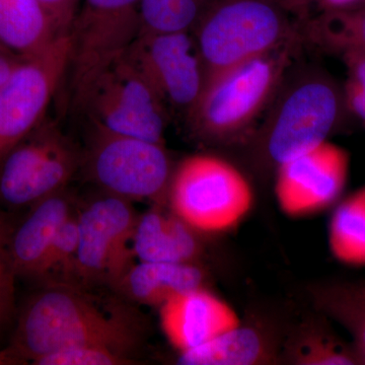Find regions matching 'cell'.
<instances>
[{
	"mask_svg": "<svg viewBox=\"0 0 365 365\" xmlns=\"http://www.w3.org/2000/svg\"><path fill=\"white\" fill-rule=\"evenodd\" d=\"M132 251L139 262L192 263L198 242L193 230L174 213L151 209L137 220Z\"/></svg>",
	"mask_w": 365,
	"mask_h": 365,
	"instance_id": "cell-16",
	"label": "cell"
},
{
	"mask_svg": "<svg viewBox=\"0 0 365 365\" xmlns=\"http://www.w3.org/2000/svg\"><path fill=\"white\" fill-rule=\"evenodd\" d=\"M208 1L141 0L140 34L192 32Z\"/></svg>",
	"mask_w": 365,
	"mask_h": 365,
	"instance_id": "cell-22",
	"label": "cell"
},
{
	"mask_svg": "<svg viewBox=\"0 0 365 365\" xmlns=\"http://www.w3.org/2000/svg\"><path fill=\"white\" fill-rule=\"evenodd\" d=\"M322 304L327 313L351 333L352 344L359 355L360 364H365V307L347 299L332 287L324 292Z\"/></svg>",
	"mask_w": 365,
	"mask_h": 365,
	"instance_id": "cell-24",
	"label": "cell"
},
{
	"mask_svg": "<svg viewBox=\"0 0 365 365\" xmlns=\"http://www.w3.org/2000/svg\"><path fill=\"white\" fill-rule=\"evenodd\" d=\"M332 288L359 306L365 307V281L342 283L334 285Z\"/></svg>",
	"mask_w": 365,
	"mask_h": 365,
	"instance_id": "cell-30",
	"label": "cell"
},
{
	"mask_svg": "<svg viewBox=\"0 0 365 365\" xmlns=\"http://www.w3.org/2000/svg\"><path fill=\"white\" fill-rule=\"evenodd\" d=\"M138 216L130 201L104 193L78 215L79 242L73 277L116 287L131 267Z\"/></svg>",
	"mask_w": 365,
	"mask_h": 365,
	"instance_id": "cell-11",
	"label": "cell"
},
{
	"mask_svg": "<svg viewBox=\"0 0 365 365\" xmlns=\"http://www.w3.org/2000/svg\"><path fill=\"white\" fill-rule=\"evenodd\" d=\"M124 56L169 111L188 116L205 83V71L192 32L140 34Z\"/></svg>",
	"mask_w": 365,
	"mask_h": 365,
	"instance_id": "cell-12",
	"label": "cell"
},
{
	"mask_svg": "<svg viewBox=\"0 0 365 365\" xmlns=\"http://www.w3.org/2000/svg\"><path fill=\"white\" fill-rule=\"evenodd\" d=\"M14 227L0 210V330L9 323L14 312V282L16 276L11 258Z\"/></svg>",
	"mask_w": 365,
	"mask_h": 365,
	"instance_id": "cell-26",
	"label": "cell"
},
{
	"mask_svg": "<svg viewBox=\"0 0 365 365\" xmlns=\"http://www.w3.org/2000/svg\"><path fill=\"white\" fill-rule=\"evenodd\" d=\"M312 42L325 51L365 53V7L324 11L307 26Z\"/></svg>",
	"mask_w": 365,
	"mask_h": 365,
	"instance_id": "cell-21",
	"label": "cell"
},
{
	"mask_svg": "<svg viewBox=\"0 0 365 365\" xmlns=\"http://www.w3.org/2000/svg\"><path fill=\"white\" fill-rule=\"evenodd\" d=\"M279 7L288 14H294L297 18H306L309 7L314 0H268Z\"/></svg>",
	"mask_w": 365,
	"mask_h": 365,
	"instance_id": "cell-31",
	"label": "cell"
},
{
	"mask_svg": "<svg viewBox=\"0 0 365 365\" xmlns=\"http://www.w3.org/2000/svg\"><path fill=\"white\" fill-rule=\"evenodd\" d=\"M295 361L306 365L360 364L354 346L327 331L312 334L311 339L299 344L295 351Z\"/></svg>",
	"mask_w": 365,
	"mask_h": 365,
	"instance_id": "cell-23",
	"label": "cell"
},
{
	"mask_svg": "<svg viewBox=\"0 0 365 365\" xmlns=\"http://www.w3.org/2000/svg\"><path fill=\"white\" fill-rule=\"evenodd\" d=\"M328 246L342 265L365 267V185L336 204L329 222Z\"/></svg>",
	"mask_w": 365,
	"mask_h": 365,
	"instance_id": "cell-19",
	"label": "cell"
},
{
	"mask_svg": "<svg viewBox=\"0 0 365 365\" xmlns=\"http://www.w3.org/2000/svg\"><path fill=\"white\" fill-rule=\"evenodd\" d=\"M265 345L254 329L242 325L215 338L179 353L178 364L184 365H251L263 359Z\"/></svg>",
	"mask_w": 365,
	"mask_h": 365,
	"instance_id": "cell-20",
	"label": "cell"
},
{
	"mask_svg": "<svg viewBox=\"0 0 365 365\" xmlns=\"http://www.w3.org/2000/svg\"><path fill=\"white\" fill-rule=\"evenodd\" d=\"M141 0H81L69 37L68 95L83 113L91 88L140 34Z\"/></svg>",
	"mask_w": 365,
	"mask_h": 365,
	"instance_id": "cell-6",
	"label": "cell"
},
{
	"mask_svg": "<svg viewBox=\"0 0 365 365\" xmlns=\"http://www.w3.org/2000/svg\"><path fill=\"white\" fill-rule=\"evenodd\" d=\"M162 330L179 353L242 325L234 307L202 287L184 292L160 307Z\"/></svg>",
	"mask_w": 365,
	"mask_h": 365,
	"instance_id": "cell-14",
	"label": "cell"
},
{
	"mask_svg": "<svg viewBox=\"0 0 365 365\" xmlns=\"http://www.w3.org/2000/svg\"><path fill=\"white\" fill-rule=\"evenodd\" d=\"M167 192L172 212L201 234L235 230L255 202L246 175L225 158L209 153L184 158L173 170Z\"/></svg>",
	"mask_w": 365,
	"mask_h": 365,
	"instance_id": "cell-5",
	"label": "cell"
},
{
	"mask_svg": "<svg viewBox=\"0 0 365 365\" xmlns=\"http://www.w3.org/2000/svg\"><path fill=\"white\" fill-rule=\"evenodd\" d=\"M21 59L0 47V86L9 78Z\"/></svg>",
	"mask_w": 365,
	"mask_h": 365,
	"instance_id": "cell-32",
	"label": "cell"
},
{
	"mask_svg": "<svg viewBox=\"0 0 365 365\" xmlns=\"http://www.w3.org/2000/svg\"><path fill=\"white\" fill-rule=\"evenodd\" d=\"M297 39L206 79L186 117L192 133L207 141L241 135L267 111L284 81Z\"/></svg>",
	"mask_w": 365,
	"mask_h": 365,
	"instance_id": "cell-2",
	"label": "cell"
},
{
	"mask_svg": "<svg viewBox=\"0 0 365 365\" xmlns=\"http://www.w3.org/2000/svg\"><path fill=\"white\" fill-rule=\"evenodd\" d=\"M62 35L39 0H0V45L19 58L39 54Z\"/></svg>",
	"mask_w": 365,
	"mask_h": 365,
	"instance_id": "cell-18",
	"label": "cell"
},
{
	"mask_svg": "<svg viewBox=\"0 0 365 365\" xmlns=\"http://www.w3.org/2000/svg\"><path fill=\"white\" fill-rule=\"evenodd\" d=\"M69 57L71 37L66 34L39 54L21 58L0 86V163L45 119L68 71Z\"/></svg>",
	"mask_w": 365,
	"mask_h": 365,
	"instance_id": "cell-10",
	"label": "cell"
},
{
	"mask_svg": "<svg viewBox=\"0 0 365 365\" xmlns=\"http://www.w3.org/2000/svg\"><path fill=\"white\" fill-rule=\"evenodd\" d=\"M23 364L20 359L14 357L9 350H2L0 351V365H16Z\"/></svg>",
	"mask_w": 365,
	"mask_h": 365,
	"instance_id": "cell-34",
	"label": "cell"
},
{
	"mask_svg": "<svg viewBox=\"0 0 365 365\" xmlns=\"http://www.w3.org/2000/svg\"><path fill=\"white\" fill-rule=\"evenodd\" d=\"M269 108L262 133L266 155L276 167L329 140L350 117L343 86L325 72L282 83Z\"/></svg>",
	"mask_w": 365,
	"mask_h": 365,
	"instance_id": "cell-4",
	"label": "cell"
},
{
	"mask_svg": "<svg viewBox=\"0 0 365 365\" xmlns=\"http://www.w3.org/2000/svg\"><path fill=\"white\" fill-rule=\"evenodd\" d=\"M81 165L104 193L130 202L162 196L174 170L163 143L112 133L95 125Z\"/></svg>",
	"mask_w": 365,
	"mask_h": 365,
	"instance_id": "cell-7",
	"label": "cell"
},
{
	"mask_svg": "<svg viewBox=\"0 0 365 365\" xmlns=\"http://www.w3.org/2000/svg\"><path fill=\"white\" fill-rule=\"evenodd\" d=\"M192 34L205 81L297 39L288 14L268 0H209Z\"/></svg>",
	"mask_w": 365,
	"mask_h": 365,
	"instance_id": "cell-3",
	"label": "cell"
},
{
	"mask_svg": "<svg viewBox=\"0 0 365 365\" xmlns=\"http://www.w3.org/2000/svg\"><path fill=\"white\" fill-rule=\"evenodd\" d=\"M81 160L83 153L45 118L0 163V203L14 209L32 207L66 189Z\"/></svg>",
	"mask_w": 365,
	"mask_h": 365,
	"instance_id": "cell-8",
	"label": "cell"
},
{
	"mask_svg": "<svg viewBox=\"0 0 365 365\" xmlns=\"http://www.w3.org/2000/svg\"><path fill=\"white\" fill-rule=\"evenodd\" d=\"M78 242V215L72 213L55 235L51 248L46 257L40 279L47 278L55 271L62 272L68 277H73Z\"/></svg>",
	"mask_w": 365,
	"mask_h": 365,
	"instance_id": "cell-25",
	"label": "cell"
},
{
	"mask_svg": "<svg viewBox=\"0 0 365 365\" xmlns=\"http://www.w3.org/2000/svg\"><path fill=\"white\" fill-rule=\"evenodd\" d=\"M62 34H69L81 0H39Z\"/></svg>",
	"mask_w": 365,
	"mask_h": 365,
	"instance_id": "cell-29",
	"label": "cell"
},
{
	"mask_svg": "<svg viewBox=\"0 0 365 365\" xmlns=\"http://www.w3.org/2000/svg\"><path fill=\"white\" fill-rule=\"evenodd\" d=\"M349 173V153L324 141L278 165L274 187L278 207L292 218L321 215L339 202Z\"/></svg>",
	"mask_w": 365,
	"mask_h": 365,
	"instance_id": "cell-13",
	"label": "cell"
},
{
	"mask_svg": "<svg viewBox=\"0 0 365 365\" xmlns=\"http://www.w3.org/2000/svg\"><path fill=\"white\" fill-rule=\"evenodd\" d=\"M112 133L163 143L170 111L150 83L122 56L98 79L83 112Z\"/></svg>",
	"mask_w": 365,
	"mask_h": 365,
	"instance_id": "cell-9",
	"label": "cell"
},
{
	"mask_svg": "<svg viewBox=\"0 0 365 365\" xmlns=\"http://www.w3.org/2000/svg\"><path fill=\"white\" fill-rule=\"evenodd\" d=\"M314 2H318L324 11H335L354 9L364 0H314Z\"/></svg>",
	"mask_w": 365,
	"mask_h": 365,
	"instance_id": "cell-33",
	"label": "cell"
},
{
	"mask_svg": "<svg viewBox=\"0 0 365 365\" xmlns=\"http://www.w3.org/2000/svg\"><path fill=\"white\" fill-rule=\"evenodd\" d=\"M71 215V199L66 189L31 207L11 237V258L18 277L40 279L55 235Z\"/></svg>",
	"mask_w": 365,
	"mask_h": 365,
	"instance_id": "cell-15",
	"label": "cell"
},
{
	"mask_svg": "<svg viewBox=\"0 0 365 365\" xmlns=\"http://www.w3.org/2000/svg\"><path fill=\"white\" fill-rule=\"evenodd\" d=\"M139 339L138 318L129 307L116 300L102 304L72 283H57L28 300L6 349L23 364L83 345L129 357Z\"/></svg>",
	"mask_w": 365,
	"mask_h": 365,
	"instance_id": "cell-1",
	"label": "cell"
},
{
	"mask_svg": "<svg viewBox=\"0 0 365 365\" xmlns=\"http://www.w3.org/2000/svg\"><path fill=\"white\" fill-rule=\"evenodd\" d=\"M202 271L192 263L139 262L115 287L134 302L160 307L176 295L202 287Z\"/></svg>",
	"mask_w": 365,
	"mask_h": 365,
	"instance_id": "cell-17",
	"label": "cell"
},
{
	"mask_svg": "<svg viewBox=\"0 0 365 365\" xmlns=\"http://www.w3.org/2000/svg\"><path fill=\"white\" fill-rule=\"evenodd\" d=\"M339 57L347 71L343 85L346 109L365 128V53L346 51Z\"/></svg>",
	"mask_w": 365,
	"mask_h": 365,
	"instance_id": "cell-27",
	"label": "cell"
},
{
	"mask_svg": "<svg viewBox=\"0 0 365 365\" xmlns=\"http://www.w3.org/2000/svg\"><path fill=\"white\" fill-rule=\"evenodd\" d=\"M134 360L98 346H73L50 353L36 360V365H124Z\"/></svg>",
	"mask_w": 365,
	"mask_h": 365,
	"instance_id": "cell-28",
	"label": "cell"
}]
</instances>
